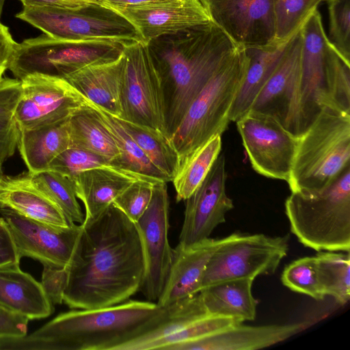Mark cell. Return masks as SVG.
I'll use <instances>...</instances> for the list:
<instances>
[{
  "instance_id": "cell-1",
  "label": "cell",
  "mask_w": 350,
  "mask_h": 350,
  "mask_svg": "<svg viewBox=\"0 0 350 350\" xmlns=\"http://www.w3.org/2000/svg\"><path fill=\"white\" fill-rule=\"evenodd\" d=\"M80 227L66 267L63 302L92 309L128 300L139 291L146 268L136 224L112 203Z\"/></svg>"
},
{
  "instance_id": "cell-2",
  "label": "cell",
  "mask_w": 350,
  "mask_h": 350,
  "mask_svg": "<svg viewBox=\"0 0 350 350\" xmlns=\"http://www.w3.org/2000/svg\"><path fill=\"white\" fill-rule=\"evenodd\" d=\"M170 305L135 300L59 314L30 334L0 338V349L117 350L157 327Z\"/></svg>"
},
{
  "instance_id": "cell-3",
  "label": "cell",
  "mask_w": 350,
  "mask_h": 350,
  "mask_svg": "<svg viewBox=\"0 0 350 350\" xmlns=\"http://www.w3.org/2000/svg\"><path fill=\"white\" fill-rule=\"evenodd\" d=\"M167 38L151 50L163 94L165 133L170 139L192 101L240 45L214 21Z\"/></svg>"
},
{
  "instance_id": "cell-4",
  "label": "cell",
  "mask_w": 350,
  "mask_h": 350,
  "mask_svg": "<svg viewBox=\"0 0 350 350\" xmlns=\"http://www.w3.org/2000/svg\"><path fill=\"white\" fill-rule=\"evenodd\" d=\"M350 167V113L324 107L297 137L287 183L291 192L316 194Z\"/></svg>"
},
{
  "instance_id": "cell-5",
  "label": "cell",
  "mask_w": 350,
  "mask_h": 350,
  "mask_svg": "<svg viewBox=\"0 0 350 350\" xmlns=\"http://www.w3.org/2000/svg\"><path fill=\"white\" fill-rule=\"evenodd\" d=\"M248 64L245 49L240 46L189 105L170 139L179 157V168L213 137L221 135L226 129Z\"/></svg>"
},
{
  "instance_id": "cell-6",
  "label": "cell",
  "mask_w": 350,
  "mask_h": 350,
  "mask_svg": "<svg viewBox=\"0 0 350 350\" xmlns=\"http://www.w3.org/2000/svg\"><path fill=\"white\" fill-rule=\"evenodd\" d=\"M291 232L317 252L350 251V167L316 194L291 192L285 201Z\"/></svg>"
},
{
  "instance_id": "cell-7",
  "label": "cell",
  "mask_w": 350,
  "mask_h": 350,
  "mask_svg": "<svg viewBox=\"0 0 350 350\" xmlns=\"http://www.w3.org/2000/svg\"><path fill=\"white\" fill-rule=\"evenodd\" d=\"M289 236L234 233L222 238L204 272L200 291L231 280H254L275 273L289 249Z\"/></svg>"
},
{
  "instance_id": "cell-8",
  "label": "cell",
  "mask_w": 350,
  "mask_h": 350,
  "mask_svg": "<svg viewBox=\"0 0 350 350\" xmlns=\"http://www.w3.org/2000/svg\"><path fill=\"white\" fill-rule=\"evenodd\" d=\"M16 17L53 38L78 44L122 48L142 40L132 25L124 19L88 15L82 10L23 7Z\"/></svg>"
},
{
  "instance_id": "cell-9",
  "label": "cell",
  "mask_w": 350,
  "mask_h": 350,
  "mask_svg": "<svg viewBox=\"0 0 350 350\" xmlns=\"http://www.w3.org/2000/svg\"><path fill=\"white\" fill-rule=\"evenodd\" d=\"M301 29L300 75L291 127L297 137L309 128L323 107H332L327 64L329 39L318 9L309 15Z\"/></svg>"
},
{
  "instance_id": "cell-10",
  "label": "cell",
  "mask_w": 350,
  "mask_h": 350,
  "mask_svg": "<svg viewBox=\"0 0 350 350\" xmlns=\"http://www.w3.org/2000/svg\"><path fill=\"white\" fill-rule=\"evenodd\" d=\"M122 51L124 70L118 118L165 135L163 94L150 43L139 40L123 46Z\"/></svg>"
},
{
  "instance_id": "cell-11",
  "label": "cell",
  "mask_w": 350,
  "mask_h": 350,
  "mask_svg": "<svg viewBox=\"0 0 350 350\" xmlns=\"http://www.w3.org/2000/svg\"><path fill=\"white\" fill-rule=\"evenodd\" d=\"M236 123L252 168L265 177L287 182L297 137L275 118L259 113L248 111Z\"/></svg>"
},
{
  "instance_id": "cell-12",
  "label": "cell",
  "mask_w": 350,
  "mask_h": 350,
  "mask_svg": "<svg viewBox=\"0 0 350 350\" xmlns=\"http://www.w3.org/2000/svg\"><path fill=\"white\" fill-rule=\"evenodd\" d=\"M100 8L128 22L143 41L150 43L213 21L203 0H172L136 5L101 0Z\"/></svg>"
},
{
  "instance_id": "cell-13",
  "label": "cell",
  "mask_w": 350,
  "mask_h": 350,
  "mask_svg": "<svg viewBox=\"0 0 350 350\" xmlns=\"http://www.w3.org/2000/svg\"><path fill=\"white\" fill-rule=\"evenodd\" d=\"M135 224L142 237L146 263L139 291L148 301H157L172 260L173 249L168 239L169 199L166 182L154 184L149 205Z\"/></svg>"
},
{
  "instance_id": "cell-14",
  "label": "cell",
  "mask_w": 350,
  "mask_h": 350,
  "mask_svg": "<svg viewBox=\"0 0 350 350\" xmlns=\"http://www.w3.org/2000/svg\"><path fill=\"white\" fill-rule=\"evenodd\" d=\"M21 97L13 118L19 129H31L69 118L85 98L65 79L38 73L21 79Z\"/></svg>"
},
{
  "instance_id": "cell-15",
  "label": "cell",
  "mask_w": 350,
  "mask_h": 350,
  "mask_svg": "<svg viewBox=\"0 0 350 350\" xmlns=\"http://www.w3.org/2000/svg\"><path fill=\"white\" fill-rule=\"evenodd\" d=\"M0 213L20 258L29 257L47 264L66 267L80 232V225L53 226L25 217L0 206Z\"/></svg>"
},
{
  "instance_id": "cell-16",
  "label": "cell",
  "mask_w": 350,
  "mask_h": 350,
  "mask_svg": "<svg viewBox=\"0 0 350 350\" xmlns=\"http://www.w3.org/2000/svg\"><path fill=\"white\" fill-rule=\"evenodd\" d=\"M225 156L219 154L208 174L185 200V210L178 244L187 247L210 238L214 229L226 221L234 207L228 196Z\"/></svg>"
},
{
  "instance_id": "cell-17",
  "label": "cell",
  "mask_w": 350,
  "mask_h": 350,
  "mask_svg": "<svg viewBox=\"0 0 350 350\" xmlns=\"http://www.w3.org/2000/svg\"><path fill=\"white\" fill-rule=\"evenodd\" d=\"M212 20L244 48L272 43L276 0H203Z\"/></svg>"
},
{
  "instance_id": "cell-18",
  "label": "cell",
  "mask_w": 350,
  "mask_h": 350,
  "mask_svg": "<svg viewBox=\"0 0 350 350\" xmlns=\"http://www.w3.org/2000/svg\"><path fill=\"white\" fill-rule=\"evenodd\" d=\"M301 27L291 38L280 62L249 111L275 118L289 132L300 75Z\"/></svg>"
},
{
  "instance_id": "cell-19",
  "label": "cell",
  "mask_w": 350,
  "mask_h": 350,
  "mask_svg": "<svg viewBox=\"0 0 350 350\" xmlns=\"http://www.w3.org/2000/svg\"><path fill=\"white\" fill-rule=\"evenodd\" d=\"M317 320L258 326L243 323L214 335L171 346L167 350H255L282 342L311 327Z\"/></svg>"
},
{
  "instance_id": "cell-20",
  "label": "cell",
  "mask_w": 350,
  "mask_h": 350,
  "mask_svg": "<svg viewBox=\"0 0 350 350\" xmlns=\"http://www.w3.org/2000/svg\"><path fill=\"white\" fill-rule=\"evenodd\" d=\"M221 241L208 238L187 247L178 244L172 250L169 274L157 304L164 307L199 293L207 263Z\"/></svg>"
},
{
  "instance_id": "cell-21",
  "label": "cell",
  "mask_w": 350,
  "mask_h": 350,
  "mask_svg": "<svg viewBox=\"0 0 350 350\" xmlns=\"http://www.w3.org/2000/svg\"><path fill=\"white\" fill-rule=\"evenodd\" d=\"M124 70V55L122 51L113 60L85 66L63 78L87 100L120 117Z\"/></svg>"
},
{
  "instance_id": "cell-22",
  "label": "cell",
  "mask_w": 350,
  "mask_h": 350,
  "mask_svg": "<svg viewBox=\"0 0 350 350\" xmlns=\"http://www.w3.org/2000/svg\"><path fill=\"white\" fill-rule=\"evenodd\" d=\"M0 206L47 224L66 227L70 223L58 206L38 189L29 172L3 175L0 179Z\"/></svg>"
},
{
  "instance_id": "cell-23",
  "label": "cell",
  "mask_w": 350,
  "mask_h": 350,
  "mask_svg": "<svg viewBox=\"0 0 350 350\" xmlns=\"http://www.w3.org/2000/svg\"><path fill=\"white\" fill-rule=\"evenodd\" d=\"M0 306L29 320L46 318L53 311L41 283L19 265L0 268Z\"/></svg>"
},
{
  "instance_id": "cell-24",
  "label": "cell",
  "mask_w": 350,
  "mask_h": 350,
  "mask_svg": "<svg viewBox=\"0 0 350 350\" xmlns=\"http://www.w3.org/2000/svg\"><path fill=\"white\" fill-rule=\"evenodd\" d=\"M139 178H144L113 167L94 168L77 174L71 180L77 198L85 206L84 219L99 215L124 189Z\"/></svg>"
},
{
  "instance_id": "cell-25",
  "label": "cell",
  "mask_w": 350,
  "mask_h": 350,
  "mask_svg": "<svg viewBox=\"0 0 350 350\" xmlns=\"http://www.w3.org/2000/svg\"><path fill=\"white\" fill-rule=\"evenodd\" d=\"M291 39L245 48L249 64L230 109V121L236 122L250 111L256 97L280 62Z\"/></svg>"
},
{
  "instance_id": "cell-26",
  "label": "cell",
  "mask_w": 350,
  "mask_h": 350,
  "mask_svg": "<svg viewBox=\"0 0 350 350\" xmlns=\"http://www.w3.org/2000/svg\"><path fill=\"white\" fill-rule=\"evenodd\" d=\"M18 130L17 147L31 173L48 170L51 162L70 146L68 118L34 129Z\"/></svg>"
},
{
  "instance_id": "cell-27",
  "label": "cell",
  "mask_w": 350,
  "mask_h": 350,
  "mask_svg": "<svg viewBox=\"0 0 350 350\" xmlns=\"http://www.w3.org/2000/svg\"><path fill=\"white\" fill-rule=\"evenodd\" d=\"M253 282L249 278L231 280L202 289L199 294L207 313L241 323L254 320L258 300L252 294Z\"/></svg>"
},
{
  "instance_id": "cell-28",
  "label": "cell",
  "mask_w": 350,
  "mask_h": 350,
  "mask_svg": "<svg viewBox=\"0 0 350 350\" xmlns=\"http://www.w3.org/2000/svg\"><path fill=\"white\" fill-rule=\"evenodd\" d=\"M70 146L85 150L108 159L116 166L120 152L103 122L86 99L84 104L68 118ZM120 170V169H119Z\"/></svg>"
},
{
  "instance_id": "cell-29",
  "label": "cell",
  "mask_w": 350,
  "mask_h": 350,
  "mask_svg": "<svg viewBox=\"0 0 350 350\" xmlns=\"http://www.w3.org/2000/svg\"><path fill=\"white\" fill-rule=\"evenodd\" d=\"M86 99V98H85ZM112 135L120 152L116 166L152 182H171L146 157L124 129L118 118L86 99Z\"/></svg>"
},
{
  "instance_id": "cell-30",
  "label": "cell",
  "mask_w": 350,
  "mask_h": 350,
  "mask_svg": "<svg viewBox=\"0 0 350 350\" xmlns=\"http://www.w3.org/2000/svg\"><path fill=\"white\" fill-rule=\"evenodd\" d=\"M170 305L165 319L146 334L123 344L117 350H150L159 340L207 315L199 293Z\"/></svg>"
},
{
  "instance_id": "cell-31",
  "label": "cell",
  "mask_w": 350,
  "mask_h": 350,
  "mask_svg": "<svg viewBox=\"0 0 350 350\" xmlns=\"http://www.w3.org/2000/svg\"><path fill=\"white\" fill-rule=\"evenodd\" d=\"M117 118L146 157L172 182L178 171L180 163L170 138L160 131Z\"/></svg>"
},
{
  "instance_id": "cell-32",
  "label": "cell",
  "mask_w": 350,
  "mask_h": 350,
  "mask_svg": "<svg viewBox=\"0 0 350 350\" xmlns=\"http://www.w3.org/2000/svg\"><path fill=\"white\" fill-rule=\"evenodd\" d=\"M221 150V135H217L199 148L181 166L172 180L176 200H187L204 180Z\"/></svg>"
},
{
  "instance_id": "cell-33",
  "label": "cell",
  "mask_w": 350,
  "mask_h": 350,
  "mask_svg": "<svg viewBox=\"0 0 350 350\" xmlns=\"http://www.w3.org/2000/svg\"><path fill=\"white\" fill-rule=\"evenodd\" d=\"M315 256L325 296H331L340 305H345L350 299L349 252L321 251Z\"/></svg>"
},
{
  "instance_id": "cell-34",
  "label": "cell",
  "mask_w": 350,
  "mask_h": 350,
  "mask_svg": "<svg viewBox=\"0 0 350 350\" xmlns=\"http://www.w3.org/2000/svg\"><path fill=\"white\" fill-rule=\"evenodd\" d=\"M29 173L34 185L58 206L70 223L83 222L84 216L72 180L49 169Z\"/></svg>"
},
{
  "instance_id": "cell-35",
  "label": "cell",
  "mask_w": 350,
  "mask_h": 350,
  "mask_svg": "<svg viewBox=\"0 0 350 350\" xmlns=\"http://www.w3.org/2000/svg\"><path fill=\"white\" fill-rule=\"evenodd\" d=\"M281 280L291 291L305 294L317 301L325 297L316 256L300 258L288 264L282 271Z\"/></svg>"
},
{
  "instance_id": "cell-36",
  "label": "cell",
  "mask_w": 350,
  "mask_h": 350,
  "mask_svg": "<svg viewBox=\"0 0 350 350\" xmlns=\"http://www.w3.org/2000/svg\"><path fill=\"white\" fill-rule=\"evenodd\" d=\"M321 0H276L275 32L273 42L290 40L309 15L318 8Z\"/></svg>"
},
{
  "instance_id": "cell-37",
  "label": "cell",
  "mask_w": 350,
  "mask_h": 350,
  "mask_svg": "<svg viewBox=\"0 0 350 350\" xmlns=\"http://www.w3.org/2000/svg\"><path fill=\"white\" fill-rule=\"evenodd\" d=\"M239 323L241 322L231 318L207 315L159 340L152 349L167 350L172 345L214 335Z\"/></svg>"
},
{
  "instance_id": "cell-38",
  "label": "cell",
  "mask_w": 350,
  "mask_h": 350,
  "mask_svg": "<svg viewBox=\"0 0 350 350\" xmlns=\"http://www.w3.org/2000/svg\"><path fill=\"white\" fill-rule=\"evenodd\" d=\"M327 64L332 107L350 113V62L340 55L329 41Z\"/></svg>"
},
{
  "instance_id": "cell-39",
  "label": "cell",
  "mask_w": 350,
  "mask_h": 350,
  "mask_svg": "<svg viewBox=\"0 0 350 350\" xmlns=\"http://www.w3.org/2000/svg\"><path fill=\"white\" fill-rule=\"evenodd\" d=\"M98 167L116 168L102 155L83 149L68 148L51 162L49 169L72 180L83 171Z\"/></svg>"
},
{
  "instance_id": "cell-40",
  "label": "cell",
  "mask_w": 350,
  "mask_h": 350,
  "mask_svg": "<svg viewBox=\"0 0 350 350\" xmlns=\"http://www.w3.org/2000/svg\"><path fill=\"white\" fill-rule=\"evenodd\" d=\"M329 41L350 62V0H327Z\"/></svg>"
},
{
  "instance_id": "cell-41",
  "label": "cell",
  "mask_w": 350,
  "mask_h": 350,
  "mask_svg": "<svg viewBox=\"0 0 350 350\" xmlns=\"http://www.w3.org/2000/svg\"><path fill=\"white\" fill-rule=\"evenodd\" d=\"M154 183L144 178L137 179L124 189L113 204L135 223L149 205Z\"/></svg>"
},
{
  "instance_id": "cell-42",
  "label": "cell",
  "mask_w": 350,
  "mask_h": 350,
  "mask_svg": "<svg viewBox=\"0 0 350 350\" xmlns=\"http://www.w3.org/2000/svg\"><path fill=\"white\" fill-rule=\"evenodd\" d=\"M66 282V267L43 265L40 283L46 295L53 304H59L63 302Z\"/></svg>"
},
{
  "instance_id": "cell-43",
  "label": "cell",
  "mask_w": 350,
  "mask_h": 350,
  "mask_svg": "<svg viewBox=\"0 0 350 350\" xmlns=\"http://www.w3.org/2000/svg\"><path fill=\"white\" fill-rule=\"evenodd\" d=\"M21 94V80L2 78L0 81V118H13Z\"/></svg>"
},
{
  "instance_id": "cell-44",
  "label": "cell",
  "mask_w": 350,
  "mask_h": 350,
  "mask_svg": "<svg viewBox=\"0 0 350 350\" xmlns=\"http://www.w3.org/2000/svg\"><path fill=\"white\" fill-rule=\"evenodd\" d=\"M29 319L0 306V338H15L27 334Z\"/></svg>"
},
{
  "instance_id": "cell-45",
  "label": "cell",
  "mask_w": 350,
  "mask_h": 350,
  "mask_svg": "<svg viewBox=\"0 0 350 350\" xmlns=\"http://www.w3.org/2000/svg\"><path fill=\"white\" fill-rule=\"evenodd\" d=\"M18 131L13 118H0V163L14 154L17 146Z\"/></svg>"
},
{
  "instance_id": "cell-46",
  "label": "cell",
  "mask_w": 350,
  "mask_h": 350,
  "mask_svg": "<svg viewBox=\"0 0 350 350\" xmlns=\"http://www.w3.org/2000/svg\"><path fill=\"white\" fill-rule=\"evenodd\" d=\"M23 7H54L72 10L100 8L101 0H20Z\"/></svg>"
},
{
  "instance_id": "cell-47",
  "label": "cell",
  "mask_w": 350,
  "mask_h": 350,
  "mask_svg": "<svg viewBox=\"0 0 350 350\" xmlns=\"http://www.w3.org/2000/svg\"><path fill=\"white\" fill-rule=\"evenodd\" d=\"M20 257L14 247L12 237L5 223L0 217V268L18 265Z\"/></svg>"
},
{
  "instance_id": "cell-48",
  "label": "cell",
  "mask_w": 350,
  "mask_h": 350,
  "mask_svg": "<svg viewBox=\"0 0 350 350\" xmlns=\"http://www.w3.org/2000/svg\"><path fill=\"white\" fill-rule=\"evenodd\" d=\"M17 44L8 27L0 23V81Z\"/></svg>"
},
{
  "instance_id": "cell-49",
  "label": "cell",
  "mask_w": 350,
  "mask_h": 350,
  "mask_svg": "<svg viewBox=\"0 0 350 350\" xmlns=\"http://www.w3.org/2000/svg\"><path fill=\"white\" fill-rule=\"evenodd\" d=\"M109 3L120 5H136L150 3L168 1L172 0H103Z\"/></svg>"
},
{
  "instance_id": "cell-50",
  "label": "cell",
  "mask_w": 350,
  "mask_h": 350,
  "mask_svg": "<svg viewBox=\"0 0 350 350\" xmlns=\"http://www.w3.org/2000/svg\"><path fill=\"white\" fill-rule=\"evenodd\" d=\"M5 1V0H0V18L1 16L2 10H3V8Z\"/></svg>"
},
{
  "instance_id": "cell-51",
  "label": "cell",
  "mask_w": 350,
  "mask_h": 350,
  "mask_svg": "<svg viewBox=\"0 0 350 350\" xmlns=\"http://www.w3.org/2000/svg\"><path fill=\"white\" fill-rule=\"evenodd\" d=\"M1 165H2V163H0V179L1 178L2 176L3 175V172H2V167H1Z\"/></svg>"
},
{
  "instance_id": "cell-52",
  "label": "cell",
  "mask_w": 350,
  "mask_h": 350,
  "mask_svg": "<svg viewBox=\"0 0 350 350\" xmlns=\"http://www.w3.org/2000/svg\"><path fill=\"white\" fill-rule=\"evenodd\" d=\"M321 1H326V0H321Z\"/></svg>"
}]
</instances>
